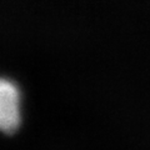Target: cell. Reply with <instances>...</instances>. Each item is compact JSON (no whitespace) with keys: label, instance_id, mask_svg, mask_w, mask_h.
Masks as SVG:
<instances>
[{"label":"cell","instance_id":"obj_1","mask_svg":"<svg viewBox=\"0 0 150 150\" xmlns=\"http://www.w3.org/2000/svg\"><path fill=\"white\" fill-rule=\"evenodd\" d=\"M20 124V96L16 85L8 79L0 83V125L4 133L13 134Z\"/></svg>","mask_w":150,"mask_h":150}]
</instances>
